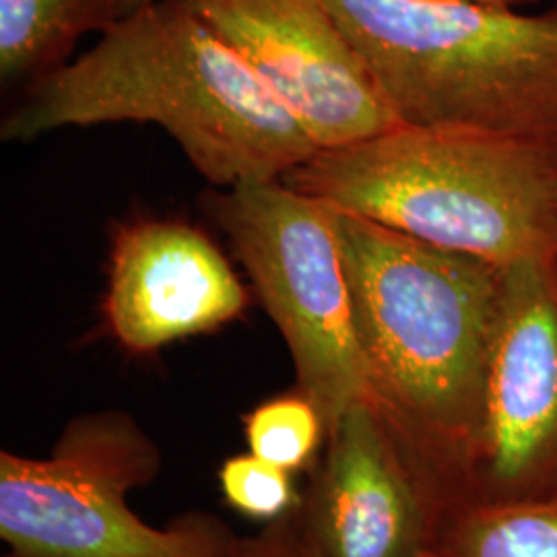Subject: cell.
I'll use <instances>...</instances> for the list:
<instances>
[{"label":"cell","mask_w":557,"mask_h":557,"mask_svg":"<svg viewBox=\"0 0 557 557\" xmlns=\"http://www.w3.org/2000/svg\"><path fill=\"white\" fill-rule=\"evenodd\" d=\"M395 438L397 430L370 400L329 432L301 498L320 557L421 556L428 512Z\"/></svg>","instance_id":"30bf717a"},{"label":"cell","mask_w":557,"mask_h":557,"mask_svg":"<svg viewBox=\"0 0 557 557\" xmlns=\"http://www.w3.org/2000/svg\"><path fill=\"white\" fill-rule=\"evenodd\" d=\"M331 209L368 400L432 448L478 446L506 269Z\"/></svg>","instance_id":"7a4b0ae2"},{"label":"cell","mask_w":557,"mask_h":557,"mask_svg":"<svg viewBox=\"0 0 557 557\" xmlns=\"http://www.w3.org/2000/svg\"><path fill=\"white\" fill-rule=\"evenodd\" d=\"M158 471V446L126 413L77 418L50 457L0 453V537L15 557L232 556L238 539L218 518L158 529L131 510Z\"/></svg>","instance_id":"5b68a950"},{"label":"cell","mask_w":557,"mask_h":557,"mask_svg":"<svg viewBox=\"0 0 557 557\" xmlns=\"http://www.w3.org/2000/svg\"><path fill=\"white\" fill-rule=\"evenodd\" d=\"M153 2H158V0H120V20L131 15V13H135V11H139V9L147 7V4H153Z\"/></svg>","instance_id":"e0dca14e"},{"label":"cell","mask_w":557,"mask_h":557,"mask_svg":"<svg viewBox=\"0 0 557 557\" xmlns=\"http://www.w3.org/2000/svg\"><path fill=\"white\" fill-rule=\"evenodd\" d=\"M220 485L234 510L267 524L287 517L301 504L292 473L252 453L227 458L220 469Z\"/></svg>","instance_id":"5bb4252c"},{"label":"cell","mask_w":557,"mask_h":557,"mask_svg":"<svg viewBox=\"0 0 557 557\" xmlns=\"http://www.w3.org/2000/svg\"><path fill=\"white\" fill-rule=\"evenodd\" d=\"M405 126L458 128L557 151V0H322Z\"/></svg>","instance_id":"277c9868"},{"label":"cell","mask_w":557,"mask_h":557,"mask_svg":"<svg viewBox=\"0 0 557 557\" xmlns=\"http://www.w3.org/2000/svg\"><path fill=\"white\" fill-rule=\"evenodd\" d=\"M478 446L499 483H520L556 457L557 259L504 273Z\"/></svg>","instance_id":"9c48e42d"},{"label":"cell","mask_w":557,"mask_h":557,"mask_svg":"<svg viewBox=\"0 0 557 557\" xmlns=\"http://www.w3.org/2000/svg\"><path fill=\"white\" fill-rule=\"evenodd\" d=\"M213 213L285 338L298 391L314 400L329 436L370 397L331 205L267 180L227 188L213 200Z\"/></svg>","instance_id":"8992f818"},{"label":"cell","mask_w":557,"mask_h":557,"mask_svg":"<svg viewBox=\"0 0 557 557\" xmlns=\"http://www.w3.org/2000/svg\"><path fill=\"white\" fill-rule=\"evenodd\" d=\"M120 0H0V79L34 85L69 62L77 41L110 29Z\"/></svg>","instance_id":"8fae6325"},{"label":"cell","mask_w":557,"mask_h":557,"mask_svg":"<svg viewBox=\"0 0 557 557\" xmlns=\"http://www.w3.org/2000/svg\"><path fill=\"white\" fill-rule=\"evenodd\" d=\"M283 182L409 238L510 269L557 259V151L400 124L320 149Z\"/></svg>","instance_id":"3957f363"},{"label":"cell","mask_w":557,"mask_h":557,"mask_svg":"<svg viewBox=\"0 0 557 557\" xmlns=\"http://www.w3.org/2000/svg\"><path fill=\"white\" fill-rule=\"evenodd\" d=\"M248 292L220 248L180 221H135L112 238L103 312L137 356L239 319Z\"/></svg>","instance_id":"ba28073f"},{"label":"cell","mask_w":557,"mask_h":557,"mask_svg":"<svg viewBox=\"0 0 557 557\" xmlns=\"http://www.w3.org/2000/svg\"><path fill=\"white\" fill-rule=\"evenodd\" d=\"M230 557H320L301 504L287 517L269 522L257 537L238 539Z\"/></svg>","instance_id":"9a60e30c"},{"label":"cell","mask_w":557,"mask_h":557,"mask_svg":"<svg viewBox=\"0 0 557 557\" xmlns=\"http://www.w3.org/2000/svg\"><path fill=\"white\" fill-rule=\"evenodd\" d=\"M116 122H151L200 176L232 188L281 180L319 147L220 34L182 0L116 21L79 59L27 87L7 143Z\"/></svg>","instance_id":"6da1fadb"},{"label":"cell","mask_w":557,"mask_h":557,"mask_svg":"<svg viewBox=\"0 0 557 557\" xmlns=\"http://www.w3.org/2000/svg\"><path fill=\"white\" fill-rule=\"evenodd\" d=\"M450 557H557V502L483 508L450 535Z\"/></svg>","instance_id":"7c38bea8"},{"label":"cell","mask_w":557,"mask_h":557,"mask_svg":"<svg viewBox=\"0 0 557 557\" xmlns=\"http://www.w3.org/2000/svg\"><path fill=\"white\" fill-rule=\"evenodd\" d=\"M259 75L320 149L400 126L322 0H182Z\"/></svg>","instance_id":"52a82bcc"},{"label":"cell","mask_w":557,"mask_h":557,"mask_svg":"<svg viewBox=\"0 0 557 557\" xmlns=\"http://www.w3.org/2000/svg\"><path fill=\"white\" fill-rule=\"evenodd\" d=\"M246 442L255 457L296 473L308 469L326 442V425L312 398L289 393L260 403L246 418Z\"/></svg>","instance_id":"4fadbf2b"},{"label":"cell","mask_w":557,"mask_h":557,"mask_svg":"<svg viewBox=\"0 0 557 557\" xmlns=\"http://www.w3.org/2000/svg\"><path fill=\"white\" fill-rule=\"evenodd\" d=\"M462 2H475L485 7H496V9H533L541 0H462Z\"/></svg>","instance_id":"2e32d148"}]
</instances>
